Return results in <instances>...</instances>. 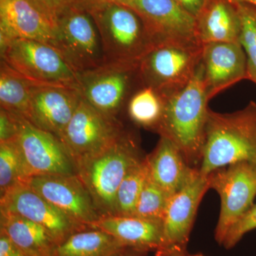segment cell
<instances>
[{"label":"cell","instance_id":"1","mask_svg":"<svg viewBox=\"0 0 256 256\" xmlns=\"http://www.w3.org/2000/svg\"><path fill=\"white\" fill-rule=\"evenodd\" d=\"M164 98V110L156 131L180 150L190 166L198 169L210 110L201 62L186 86Z\"/></svg>","mask_w":256,"mask_h":256},{"label":"cell","instance_id":"2","mask_svg":"<svg viewBox=\"0 0 256 256\" xmlns=\"http://www.w3.org/2000/svg\"><path fill=\"white\" fill-rule=\"evenodd\" d=\"M256 164V104L242 110L220 114L210 110L201 164L198 171L208 176L234 163Z\"/></svg>","mask_w":256,"mask_h":256},{"label":"cell","instance_id":"3","mask_svg":"<svg viewBox=\"0 0 256 256\" xmlns=\"http://www.w3.org/2000/svg\"><path fill=\"white\" fill-rule=\"evenodd\" d=\"M136 138L124 131L110 146L78 162L77 175L86 185L101 216L116 215V197L130 169L142 159Z\"/></svg>","mask_w":256,"mask_h":256},{"label":"cell","instance_id":"4","mask_svg":"<svg viewBox=\"0 0 256 256\" xmlns=\"http://www.w3.org/2000/svg\"><path fill=\"white\" fill-rule=\"evenodd\" d=\"M88 12L100 34L105 63L139 65L154 46L142 18L130 6L106 1Z\"/></svg>","mask_w":256,"mask_h":256},{"label":"cell","instance_id":"5","mask_svg":"<svg viewBox=\"0 0 256 256\" xmlns=\"http://www.w3.org/2000/svg\"><path fill=\"white\" fill-rule=\"evenodd\" d=\"M2 62L35 86L78 88V74L56 47L28 40L0 43Z\"/></svg>","mask_w":256,"mask_h":256},{"label":"cell","instance_id":"6","mask_svg":"<svg viewBox=\"0 0 256 256\" xmlns=\"http://www.w3.org/2000/svg\"><path fill=\"white\" fill-rule=\"evenodd\" d=\"M203 45L162 43L154 45L139 63L142 86L156 89L164 97L186 86L202 60Z\"/></svg>","mask_w":256,"mask_h":256},{"label":"cell","instance_id":"7","mask_svg":"<svg viewBox=\"0 0 256 256\" xmlns=\"http://www.w3.org/2000/svg\"><path fill=\"white\" fill-rule=\"evenodd\" d=\"M142 86L139 65L105 63L78 74V92L84 100L100 112L118 119L122 108Z\"/></svg>","mask_w":256,"mask_h":256},{"label":"cell","instance_id":"8","mask_svg":"<svg viewBox=\"0 0 256 256\" xmlns=\"http://www.w3.org/2000/svg\"><path fill=\"white\" fill-rule=\"evenodd\" d=\"M210 188L220 200L215 239L222 245L232 227L254 204L256 196V164L248 162L234 163L208 175Z\"/></svg>","mask_w":256,"mask_h":256},{"label":"cell","instance_id":"9","mask_svg":"<svg viewBox=\"0 0 256 256\" xmlns=\"http://www.w3.org/2000/svg\"><path fill=\"white\" fill-rule=\"evenodd\" d=\"M58 48L78 74L105 64L100 34L94 18L77 5L64 13L56 24Z\"/></svg>","mask_w":256,"mask_h":256},{"label":"cell","instance_id":"10","mask_svg":"<svg viewBox=\"0 0 256 256\" xmlns=\"http://www.w3.org/2000/svg\"><path fill=\"white\" fill-rule=\"evenodd\" d=\"M124 131L118 120L102 114L82 98L58 138L76 165L110 146Z\"/></svg>","mask_w":256,"mask_h":256},{"label":"cell","instance_id":"11","mask_svg":"<svg viewBox=\"0 0 256 256\" xmlns=\"http://www.w3.org/2000/svg\"><path fill=\"white\" fill-rule=\"evenodd\" d=\"M14 141L30 178L40 175L77 174L73 160L60 140L23 116H18Z\"/></svg>","mask_w":256,"mask_h":256},{"label":"cell","instance_id":"12","mask_svg":"<svg viewBox=\"0 0 256 256\" xmlns=\"http://www.w3.org/2000/svg\"><path fill=\"white\" fill-rule=\"evenodd\" d=\"M208 190V176H202L198 172L182 190L170 197L162 223V246L156 252L158 255H186L197 210Z\"/></svg>","mask_w":256,"mask_h":256},{"label":"cell","instance_id":"13","mask_svg":"<svg viewBox=\"0 0 256 256\" xmlns=\"http://www.w3.org/2000/svg\"><path fill=\"white\" fill-rule=\"evenodd\" d=\"M28 186L80 225L92 228L101 217L92 194L77 174L40 175L30 178Z\"/></svg>","mask_w":256,"mask_h":256},{"label":"cell","instance_id":"14","mask_svg":"<svg viewBox=\"0 0 256 256\" xmlns=\"http://www.w3.org/2000/svg\"><path fill=\"white\" fill-rule=\"evenodd\" d=\"M0 212L20 216L42 226L58 245L72 234L89 228L69 218L28 183L21 184L0 196Z\"/></svg>","mask_w":256,"mask_h":256},{"label":"cell","instance_id":"15","mask_svg":"<svg viewBox=\"0 0 256 256\" xmlns=\"http://www.w3.org/2000/svg\"><path fill=\"white\" fill-rule=\"evenodd\" d=\"M128 6L142 18L154 45L200 44L196 35V18L173 0H132Z\"/></svg>","mask_w":256,"mask_h":256},{"label":"cell","instance_id":"16","mask_svg":"<svg viewBox=\"0 0 256 256\" xmlns=\"http://www.w3.org/2000/svg\"><path fill=\"white\" fill-rule=\"evenodd\" d=\"M82 97L78 89L34 86L25 118L57 138L73 117Z\"/></svg>","mask_w":256,"mask_h":256},{"label":"cell","instance_id":"17","mask_svg":"<svg viewBox=\"0 0 256 256\" xmlns=\"http://www.w3.org/2000/svg\"><path fill=\"white\" fill-rule=\"evenodd\" d=\"M201 65L210 100L225 89L247 79L246 56L240 43L204 44Z\"/></svg>","mask_w":256,"mask_h":256},{"label":"cell","instance_id":"18","mask_svg":"<svg viewBox=\"0 0 256 256\" xmlns=\"http://www.w3.org/2000/svg\"><path fill=\"white\" fill-rule=\"evenodd\" d=\"M34 40L58 48L54 28L26 0H0V43Z\"/></svg>","mask_w":256,"mask_h":256},{"label":"cell","instance_id":"19","mask_svg":"<svg viewBox=\"0 0 256 256\" xmlns=\"http://www.w3.org/2000/svg\"><path fill=\"white\" fill-rule=\"evenodd\" d=\"M150 178L169 196L182 190L198 173L188 164L170 140L160 137L156 149L146 156Z\"/></svg>","mask_w":256,"mask_h":256},{"label":"cell","instance_id":"20","mask_svg":"<svg viewBox=\"0 0 256 256\" xmlns=\"http://www.w3.org/2000/svg\"><path fill=\"white\" fill-rule=\"evenodd\" d=\"M242 22L236 4L230 0H207L196 18V35L201 44L240 43Z\"/></svg>","mask_w":256,"mask_h":256},{"label":"cell","instance_id":"21","mask_svg":"<svg viewBox=\"0 0 256 256\" xmlns=\"http://www.w3.org/2000/svg\"><path fill=\"white\" fill-rule=\"evenodd\" d=\"M92 228L107 232L124 246L143 252H159L162 246V226L134 216H101Z\"/></svg>","mask_w":256,"mask_h":256},{"label":"cell","instance_id":"22","mask_svg":"<svg viewBox=\"0 0 256 256\" xmlns=\"http://www.w3.org/2000/svg\"><path fill=\"white\" fill-rule=\"evenodd\" d=\"M0 232L28 256H52L58 245L46 228L12 214L0 212Z\"/></svg>","mask_w":256,"mask_h":256},{"label":"cell","instance_id":"23","mask_svg":"<svg viewBox=\"0 0 256 256\" xmlns=\"http://www.w3.org/2000/svg\"><path fill=\"white\" fill-rule=\"evenodd\" d=\"M124 248L110 234L89 228L72 234L56 246L52 256H114Z\"/></svg>","mask_w":256,"mask_h":256},{"label":"cell","instance_id":"24","mask_svg":"<svg viewBox=\"0 0 256 256\" xmlns=\"http://www.w3.org/2000/svg\"><path fill=\"white\" fill-rule=\"evenodd\" d=\"M34 86L1 60V109L25 118L30 107L32 89Z\"/></svg>","mask_w":256,"mask_h":256},{"label":"cell","instance_id":"25","mask_svg":"<svg viewBox=\"0 0 256 256\" xmlns=\"http://www.w3.org/2000/svg\"><path fill=\"white\" fill-rule=\"evenodd\" d=\"M164 107V96L153 88L141 86L128 100V114L140 127L156 130L161 120Z\"/></svg>","mask_w":256,"mask_h":256},{"label":"cell","instance_id":"26","mask_svg":"<svg viewBox=\"0 0 256 256\" xmlns=\"http://www.w3.org/2000/svg\"><path fill=\"white\" fill-rule=\"evenodd\" d=\"M149 178L146 158L132 166L120 185L116 197V215L133 216L141 192Z\"/></svg>","mask_w":256,"mask_h":256},{"label":"cell","instance_id":"27","mask_svg":"<svg viewBox=\"0 0 256 256\" xmlns=\"http://www.w3.org/2000/svg\"><path fill=\"white\" fill-rule=\"evenodd\" d=\"M28 178L14 140L0 142V196Z\"/></svg>","mask_w":256,"mask_h":256},{"label":"cell","instance_id":"28","mask_svg":"<svg viewBox=\"0 0 256 256\" xmlns=\"http://www.w3.org/2000/svg\"><path fill=\"white\" fill-rule=\"evenodd\" d=\"M170 197L149 176L141 192L133 216L162 223Z\"/></svg>","mask_w":256,"mask_h":256},{"label":"cell","instance_id":"29","mask_svg":"<svg viewBox=\"0 0 256 256\" xmlns=\"http://www.w3.org/2000/svg\"><path fill=\"white\" fill-rule=\"evenodd\" d=\"M242 22L240 43L245 52L247 79L256 84V6L237 3Z\"/></svg>","mask_w":256,"mask_h":256},{"label":"cell","instance_id":"30","mask_svg":"<svg viewBox=\"0 0 256 256\" xmlns=\"http://www.w3.org/2000/svg\"><path fill=\"white\" fill-rule=\"evenodd\" d=\"M56 28L60 16L70 8L80 5L77 0H26ZM56 30V28H55Z\"/></svg>","mask_w":256,"mask_h":256},{"label":"cell","instance_id":"31","mask_svg":"<svg viewBox=\"0 0 256 256\" xmlns=\"http://www.w3.org/2000/svg\"><path fill=\"white\" fill-rule=\"evenodd\" d=\"M256 228V204L252 205L245 215L229 230L222 246L230 249L235 246L240 239L250 230Z\"/></svg>","mask_w":256,"mask_h":256},{"label":"cell","instance_id":"32","mask_svg":"<svg viewBox=\"0 0 256 256\" xmlns=\"http://www.w3.org/2000/svg\"><path fill=\"white\" fill-rule=\"evenodd\" d=\"M18 114L0 110V142L14 140L18 132Z\"/></svg>","mask_w":256,"mask_h":256},{"label":"cell","instance_id":"33","mask_svg":"<svg viewBox=\"0 0 256 256\" xmlns=\"http://www.w3.org/2000/svg\"><path fill=\"white\" fill-rule=\"evenodd\" d=\"M0 256H28L15 245L4 234L0 232Z\"/></svg>","mask_w":256,"mask_h":256},{"label":"cell","instance_id":"34","mask_svg":"<svg viewBox=\"0 0 256 256\" xmlns=\"http://www.w3.org/2000/svg\"><path fill=\"white\" fill-rule=\"evenodd\" d=\"M173 1L196 18L206 4L207 0H173Z\"/></svg>","mask_w":256,"mask_h":256},{"label":"cell","instance_id":"35","mask_svg":"<svg viewBox=\"0 0 256 256\" xmlns=\"http://www.w3.org/2000/svg\"><path fill=\"white\" fill-rule=\"evenodd\" d=\"M77 1L82 8H85L88 11H90L94 8L104 3L106 0H77Z\"/></svg>","mask_w":256,"mask_h":256},{"label":"cell","instance_id":"36","mask_svg":"<svg viewBox=\"0 0 256 256\" xmlns=\"http://www.w3.org/2000/svg\"><path fill=\"white\" fill-rule=\"evenodd\" d=\"M144 254H146V252H138V250H134V249L126 248L124 250L114 254V256H142Z\"/></svg>","mask_w":256,"mask_h":256},{"label":"cell","instance_id":"37","mask_svg":"<svg viewBox=\"0 0 256 256\" xmlns=\"http://www.w3.org/2000/svg\"><path fill=\"white\" fill-rule=\"evenodd\" d=\"M232 2L237 4V3H244V4H252V6H256V0H230Z\"/></svg>","mask_w":256,"mask_h":256},{"label":"cell","instance_id":"38","mask_svg":"<svg viewBox=\"0 0 256 256\" xmlns=\"http://www.w3.org/2000/svg\"><path fill=\"white\" fill-rule=\"evenodd\" d=\"M106 1L112 2L119 3L124 5H128L132 0H106Z\"/></svg>","mask_w":256,"mask_h":256},{"label":"cell","instance_id":"39","mask_svg":"<svg viewBox=\"0 0 256 256\" xmlns=\"http://www.w3.org/2000/svg\"><path fill=\"white\" fill-rule=\"evenodd\" d=\"M204 256L202 255V254H196V255H193V256H186V255H184V256Z\"/></svg>","mask_w":256,"mask_h":256},{"label":"cell","instance_id":"40","mask_svg":"<svg viewBox=\"0 0 256 256\" xmlns=\"http://www.w3.org/2000/svg\"><path fill=\"white\" fill-rule=\"evenodd\" d=\"M156 256H163L158 255V254H156Z\"/></svg>","mask_w":256,"mask_h":256}]
</instances>
